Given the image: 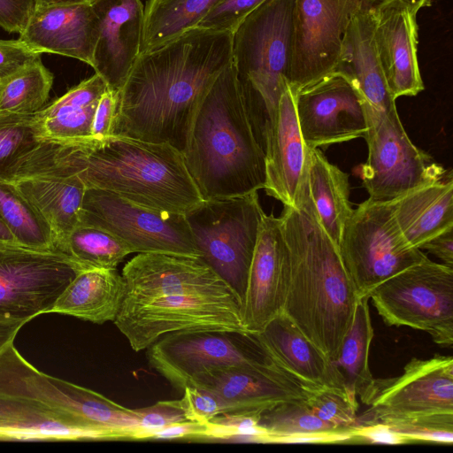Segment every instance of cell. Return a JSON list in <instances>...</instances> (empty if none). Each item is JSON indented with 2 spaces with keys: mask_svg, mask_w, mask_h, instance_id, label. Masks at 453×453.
<instances>
[{
  "mask_svg": "<svg viewBox=\"0 0 453 453\" xmlns=\"http://www.w3.org/2000/svg\"><path fill=\"white\" fill-rule=\"evenodd\" d=\"M232 32L195 27L141 53L119 91L113 134L182 151L198 100L232 62Z\"/></svg>",
  "mask_w": 453,
  "mask_h": 453,
  "instance_id": "cell-1",
  "label": "cell"
},
{
  "mask_svg": "<svg viewBox=\"0 0 453 453\" xmlns=\"http://www.w3.org/2000/svg\"><path fill=\"white\" fill-rule=\"evenodd\" d=\"M18 179L78 175L87 188L187 214L203 202L182 152L169 142L113 134L81 142L42 141L16 166Z\"/></svg>",
  "mask_w": 453,
  "mask_h": 453,
  "instance_id": "cell-2",
  "label": "cell"
},
{
  "mask_svg": "<svg viewBox=\"0 0 453 453\" xmlns=\"http://www.w3.org/2000/svg\"><path fill=\"white\" fill-rule=\"evenodd\" d=\"M280 219L288 259L281 312L333 362L359 298L310 194L298 208L284 206Z\"/></svg>",
  "mask_w": 453,
  "mask_h": 453,
  "instance_id": "cell-3",
  "label": "cell"
},
{
  "mask_svg": "<svg viewBox=\"0 0 453 453\" xmlns=\"http://www.w3.org/2000/svg\"><path fill=\"white\" fill-rule=\"evenodd\" d=\"M181 152L204 200L264 188L265 150L255 134L232 62L198 100Z\"/></svg>",
  "mask_w": 453,
  "mask_h": 453,
  "instance_id": "cell-4",
  "label": "cell"
},
{
  "mask_svg": "<svg viewBox=\"0 0 453 453\" xmlns=\"http://www.w3.org/2000/svg\"><path fill=\"white\" fill-rule=\"evenodd\" d=\"M295 0H265L233 33L232 64L259 144L289 87Z\"/></svg>",
  "mask_w": 453,
  "mask_h": 453,
  "instance_id": "cell-5",
  "label": "cell"
},
{
  "mask_svg": "<svg viewBox=\"0 0 453 453\" xmlns=\"http://www.w3.org/2000/svg\"><path fill=\"white\" fill-rule=\"evenodd\" d=\"M130 347L147 349L163 335L183 332L250 334L235 293H189L150 300H126L113 320Z\"/></svg>",
  "mask_w": 453,
  "mask_h": 453,
  "instance_id": "cell-6",
  "label": "cell"
},
{
  "mask_svg": "<svg viewBox=\"0 0 453 453\" xmlns=\"http://www.w3.org/2000/svg\"><path fill=\"white\" fill-rule=\"evenodd\" d=\"M0 395L37 400L68 412L96 431L102 440H134L136 409H128L81 386L40 372L11 342L0 351Z\"/></svg>",
  "mask_w": 453,
  "mask_h": 453,
  "instance_id": "cell-7",
  "label": "cell"
},
{
  "mask_svg": "<svg viewBox=\"0 0 453 453\" xmlns=\"http://www.w3.org/2000/svg\"><path fill=\"white\" fill-rule=\"evenodd\" d=\"M185 215L201 258L232 288L242 303L265 215L257 192L203 200Z\"/></svg>",
  "mask_w": 453,
  "mask_h": 453,
  "instance_id": "cell-8",
  "label": "cell"
},
{
  "mask_svg": "<svg viewBox=\"0 0 453 453\" xmlns=\"http://www.w3.org/2000/svg\"><path fill=\"white\" fill-rule=\"evenodd\" d=\"M338 249L358 298L369 297L388 278L428 258L404 239L392 202L369 198L353 211Z\"/></svg>",
  "mask_w": 453,
  "mask_h": 453,
  "instance_id": "cell-9",
  "label": "cell"
},
{
  "mask_svg": "<svg viewBox=\"0 0 453 453\" xmlns=\"http://www.w3.org/2000/svg\"><path fill=\"white\" fill-rule=\"evenodd\" d=\"M369 298L387 325L422 330L439 345H453V267L427 258L380 283Z\"/></svg>",
  "mask_w": 453,
  "mask_h": 453,
  "instance_id": "cell-10",
  "label": "cell"
},
{
  "mask_svg": "<svg viewBox=\"0 0 453 453\" xmlns=\"http://www.w3.org/2000/svg\"><path fill=\"white\" fill-rule=\"evenodd\" d=\"M368 156L362 165L369 199L390 203L441 178L448 170L433 161L407 135L397 110L377 111L365 104Z\"/></svg>",
  "mask_w": 453,
  "mask_h": 453,
  "instance_id": "cell-11",
  "label": "cell"
},
{
  "mask_svg": "<svg viewBox=\"0 0 453 453\" xmlns=\"http://www.w3.org/2000/svg\"><path fill=\"white\" fill-rule=\"evenodd\" d=\"M80 224L114 234L133 253L201 257L185 214L146 207L110 191L86 188Z\"/></svg>",
  "mask_w": 453,
  "mask_h": 453,
  "instance_id": "cell-12",
  "label": "cell"
},
{
  "mask_svg": "<svg viewBox=\"0 0 453 453\" xmlns=\"http://www.w3.org/2000/svg\"><path fill=\"white\" fill-rule=\"evenodd\" d=\"M84 267L57 250L0 245V320L26 321L51 312Z\"/></svg>",
  "mask_w": 453,
  "mask_h": 453,
  "instance_id": "cell-13",
  "label": "cell"
},
{
  "mask_svg": "<svg viewBox=\"0 0 453 453\" xmlns=\"http://www.w3.org/2000/svg\"><path fill=\"white\" fill-rule=\"evenodd\" d=\"M150 365L182 389L201 373L226 366L271 369L278 366L253 334L183 332L163 335L147 349Z\"/></svg>",
  "mask_w": 453,
  "mask_h": 453,
  "instance_id": "cell-14",
  "label": "cell"
},
{
  "mask_svg": "<svg viewBox=\"0 0 453 453\" xmlns=\"http://www.w3.org/2000/svg\"><path fill=\"white\" fill-rule=\"evenodd\" d=\"M362 402L370 406L364 423L453 413V357H413L400 376L374 379Z\"/></svg>",
  "mask_w": 453,
  "mask_h": 453,
  "instance_id": "cell-15",
  "label": "cell"
},
{
  "mask_svg": "<svg viewBox=\"0 0 453 453\" xmlns=\"http://www.w3.org/2000/svg\"><path fill=\"white\" fill-rule=\"evenodd\" d=\"M353 12L349 0H295L288 76L293 96L335 70Z\"/></svg>",
  "mask_w": 453,
  "mask_h": 453,
  "instance_id": "cell-16",
  "label": "cell"
},
{
  "mask_svg": "<svg viewBox=\"0 0 453 453\" xmlns=\"http://www.w3.org/2000/svg\"><path fill=\"white\" fill-rule=\"evenodd\" d=\"M294 96L305 145L316 149L365 136V103L352 83L334 71Z\"/></svg>",
  "mask_w": 453,
  "mask_h": 453,
  "instance_id": "cell-17",
  "label": "cell"
},
{
  "mask_svg": "<svg viewBox=\"0 0 453 453\" xmlns=\"http://www.w3.org/2000/svg\"><path fill=\"white\" fill-rule=\"evenodd\" d=\"M288 251L280 217L262 218L242 303L243 324L257 334L281 313L287 290Z\"/></svg>",
  "mask_w": 453,
  "mask_h": 453,
  "instance_id": "cell-18",
  "label": "cell"
},
{
  "mask_svg": "<svg viewBox=\"0 0 453 453\" xmlns=\"http://www.w3.org/2000/svg\"><path fill=\"white\" fill-rule=\"evenodd\" d=\"M121 275L126 283V300L189 293H235L198 257L138 253L125 265Z\"/></svg>",
  "mask_w": 453,
  "mask_h": 453,
  "instance_id": "cell-19",
  "label": "cell"
},
{
  "mask_svg": "<svg viewBox=\"0 0 453 453\" xmlns=\"http://www.w3.org/2000/svg\"><path fill=\"white\" fill-rule=\"evenodd\" d=\"M309 150L299 128L294 96L288 87L280 96L265 144L264 189L284 206L298 208L309 192Z\"/></svg>",
  "mask_w": 453,
  "mask_h": 453,
  "instance_id": "cell-20",
  "label": "cell"
},
{
  "mask_svg": "<svg viewBox=\"0 0 453 453\" xmlns=\"http://www.w3.org/2000/svg\"><path fill=\"white\" fill-rule=\"evenodd\" d=\"M372 12L374 46L392 97L417 96L425 88L418 60V12L402 0Z\"/></svg>",
  "mask_w": 453,
  "mask_h": 453,
  "instance_id": "cell-21",
  "label": "cell"
},
{
  "mask_svg": "<svg viewBox=\"0 0 453 453\" xmlns=\"http://www.w3.org/2000/svg\"><path fill=\"white\" fill-rule=\"evenodd\" d=\"M189 385L209 389L226 412L262 413L278 404L304 400L306 390L280 367L260 370L226 366L206 371Z\"/></svg>",
  "mask_w": 453,
  "mask_h": 453,
  "instance_id": "cell-22",
  "label": "cell"
},
{
  "mask_svg": "<svg viewBox=\"0 0 453 453\" xmlns=\"http://www.w3.org/2000/svg\"><path fill=\"white\" fill-rule=\"evenodd\" d=\"M91 5L99 21L91 66L119 92L140 55L143 5L141 0H95Z\"/></svg>",
  "mask_w": 453,
  "mask_h": 453,
  "instance_id": "cell-23",
  "label": "cell"
},
{
  "mask_svg": "<svg viewBox=\"0 0 453 453\" xmlns=\"http://www.w3.org/2000/svg\"><path fill=\"white\" fill-rule=\"evenodd\" d=\"M99 21L91 4L37 6L18 39L40 53H56L90 66Z\"/></svg>",
  "mask_w": 453,
  "mask_h": 453,
  "instance_id": "cell-24",
  "label": "cell"
},
{
  "mask_svg": "<svg viewBox=\"0 0 453 453\" xmlns=\"http://www.w3.org/2000/svg\"><path fill=\"white\" fill-rule=\"evenodd\" d=\"M267 356L306 390L345 389L333 362L281 312L253 334Z\"/></svg>",
  "mask_w": 453,
  "mask_h": 453,
  "instance_id": "cell-25",
  "label": "cell"
},
{
  "mask_svg": "<svg viewBox=\"0 0 453 453\" xmlns=\"http://www.w3.org/2000/svg\"><path fill=\"white\" fill-rule=\"evenodd\" d=\"M334 71L352 83L370 109L381 112L396 109L377 57L371 11L358 9L352 13Z\"/></svg>",
  "mask_w": 453,
  "mask_h": 453,
  "instance_id": "cell-26",
  "label": "cell"
},
{
  "mask_svg": "<svg viewBox=\"0 0 453 453\" xmlns=\"http://www.w3.org/2000/svg\"><path fill=\"white\" fill-rule=\"evenodd\" d=\"M0 439L102 440L73 415L35 399L0 395Z\"/></svg>",
  "mask_w": 453,
  "mask_h": 453,
  "instance_id": "cell-27",
  "label": "cell"
},
{
  "mask_svg": "<svg viewBox=\"0 0 453 453\" xmlns=\"http://www.w3.org/2000/svg\"><path fill=\"white\" fill-rule=\"evenodd\" d=\"M392 205L404 239L411 246L420 249L428 240L453 227L451 170L393 201Z\"/></svg>",
  "mask_w": 453,
  "mask_h": 453,
  "instance_id": "cell-28",
  "label": "cell"
},
{
  "mask_svg": "<svg viewBox=\"0 0 453 453\" xmlns=\"http://www.w3.org/2000/svg\"><path fill=\"white\" fill-rule=\"evenodd\" d=\"M126 296V283L115 270L80 272L56 301L51 312L102 325L115 319Z\"/></svg>",
  "mask_w": 453,
  "mask_h": 453,
  "instance_id": "cell-29",
  "label": "cell"
},
{
  "mask_svg": "<svg viewBox=\"0 0 453 453\" xmlns=\"http://www.w3.org/2000/svg\"><path fill=\"white\" fill-rule=\"evenodd\" d=\"M107 89L104 79L95 73L36 112L43 140L81 142L92 139L94 114Z\"/></svg>",
  "mask_w": 453,
  "mask_h": 453,
  "instance_id": "cell-30",
  "label": "cell"
},
{
  "mask_svg": "<svg viewBox=\"0 0 453 453\" xmlns=\"http://www.w3.org/2000/svg\"><path fill=\"white\" fill-rule=\"evenodd\" d=\"M49 224L59 248L80 224L86 185L78 175L33 177L12 182Z\"/></svg>",
  "mask_w": 453,
  "mask_h": 453,
  "instance_id": "cell-31",
  "label": "cell"
},
{
  "mask_svg": "<svg viewBox=\"0 0 453 453\" xmlns=\"http://www.w3.org/2000/svg\"><path fill=\"white\" fill-rule=\"evenodd\" d=\"M308 188L319 224L339 247L354 211L349 201V175L331 164L319 148L310 149Z\"/></svg>",
  "mask_w": 453,
  "mask_h": 453,
  "instance_id": "cell-32",
  "label": "cell"
},
{
  "mask_svg": "<svg viewBox=\"0 0 453 453\" xmlns=\"http://www.w3.org/2000/svg\"><path fill=\"white\" fill-rule=\"evenodd\" d=\"M220 0H147L140 54L158 49L200 21Z\"/></svg>",
  "mask_w": 453,
  "mask_h": 453,
  "instance_id": "cell-33",
  "label": "cell"
},
{
  "mask_svg": "<svg viewBox=\"0 0 453 453\" xmlns=\"http://www.w3.org/2000/svg\"><path fill=\"white\" fill-rule=\"evenodd\" d=\"M368 296L357 300L351 326L333 364L346 390L361 401L372 388L374 378L369 367V352L374 336Z\"/></svg>",
  "mask_w": 453,
  "mask_h": 453,
  "instance_id": "cell-34",
  "label": "cell"
},
{
  "mask_svg": "<svg viewBox=\"0 0 453 453\" xmlns=\"http://www.w3.org/2000/svg\"><path fill=\"white\" fill-rule=\"evenodd\" d=\"M0 218L19 246L56 250L52 231L14 183L0 180Z\"/></svg>",
  "mask_w": 453,
  "mask_h": 453,
  "instance_id": "cell-35",
  "label": "cell"
},
{
  "mask_svg": "<svg viewBox=\"0 0 453 453\" xmlns=\"http://www.w3.org/2000/svg\"><path fill=\"white\" fill-rule=\"evenodd\" d=\"M58 251L81 265L85 270H115L131 249L114 234L96 226L79 224Z\"/></svg>",
  "mask_w": 453,
  "mask_h": 453,
  "instance_id": "cell-36",
  "label": "cell"
},
{
  "mask_svg": "<svg viewBox=\"0 0 453 453\" xmlns=\"http://www.w3.org/2000/svg\"><path fill=\"white\" fill-rule=\"evenodd\" d=\"M0 82V114L31 115L41 111L47 102L53 74L40 60Z\"/></svg>",
  "mask_w": 453,
  "mask_h": 453,
  "instance_id": "cell-37",
  "label": "cell"
},
{
  "mask_svg": "<svg viewBox=\"0 0 453 453\" xmlns=\"http://www.w3.org/2000/svg\"><path fill=\"white\" fill-rule=\"evenodd\" d=\"M303 401L283 403L260 414L258 423L268 433L267 443H273L279 437L294 435H332L342 441L354 439L353 429L324 422L307 408Z\"/></svg>",
  "mask_w": 453,
  "mask_h": 453,
  "instance_id": "cell-38",
  "label": "cell"
},
{
  "mask_svg": "<svg viewBox=\"0 0 453 453\" xmlns=\"http://www.w3.org/2000/svg\"><path fill=\"white\" fill-rule=\"evenodd\" d=\"M43 140L37 114H0V180Z\"/></svg>",
  "mask_w": 453,
  "mask_h": 453,
  "instance_id": "cell-39",
  "label": "cell"
},
{
  "mask_svg": "<svg viewBox=\"0 0 453 453\" xmlns=\"http://www.w3.org/2000/svg\"><path fill=\"white\" fill-rule=\"evenodd\" d=\"M303 402L315 416L332 426L353 429L358 425L357 397L345 389L313 388L308 390Z\"/></svg>",
  "mask_w": 453,
  "mask_h": 453,
  "instance_id": "cell-40",
  "label": "cell"
},
{
  "mask_svg": "<svg viewBox=\"0 0 453 453\" xmlns=\"http://www.w3.org/2000/svg\"><path fill=\"white\" fill-rule=\"evenodd\" d=\"M261 413L226 412L211 418L204 439L267 443L268 433L259 426Z\"/></svg>",
  "mask_w": 453,
  "mask_h": 453,
  "instance_id": "cell-41",
  "label": "cell"
},
{
  "mask_svg": "<svg viewBox=\"0 0 453 453\" xmlns=\"http://www.w3.org/2000/svg\"><path fill=\"white\" fill-rule=\"evenodd\" d=\"M407 438L410 442L433 441L451 445L453 413H441L411 418L380 421Z\"/></svg>",
  "mask_w": 453,
  "mask_h": 453,
  "instance_id": "cell-42",
  "label": "cell"
},
{
  "mask_svg": "<svg viewBox=\"0 0 453 453\" xmlns=\"http://www.w3.org/2000/svg\"><path fill=\"white\" fill-rule=\"evenodd\" d=\"M138 433L135 440H147V437L173 424L188 420L179 400H165L136 409Z\"/></svg>",
  "mask_w": 453,
  "mask_h": 453,
  "instance_id": "cell-43",
  "label": "cell"
},
{
  "mask_svg": "<svg viewBox=\"0 0 453 453\" xmlns=\"http://www.w3.org/2000/svg\"><path fill=\"white\" fill-rule=\"evenodd\" d=\"M265 0H220L197 27L234 33L239 24Z\"/></svg>",
  "mask_w": 453,
  "mask_h": 453,
  "instance_id": "cell-44",
  "label": "cell"
},
{
  "mask_svg": "<svg viewBox=\"0 0 453 453\" xmlns=\"http://www.w3.org/2000/svg\"><path fill=\"white\" fill-rule=\"evenodd\" d=\"M180 401L188 420L208 423L217 415L225 412L219 398L202 387L186 386Z\"/></svg>",
  "mask_w": 453,
  "mask_h": 453,
  "instance_id": "cell-45",
  "label": "cell"
},
{
  "mask_svg": "<svg viewBox=\"0 0 453 453\" xmlns=\"http://www.w3.org/2000/svg\"><path fill=\"white\" fill-rule=\"evenodd\" d=\"M41 55L19 39H0V81L27 65L42 60Z\"/></svg>",
  "mask_w": 453,
  "mask_h": 453,
  "instance_id": "cell-46",
  "label": "cell"
},
{
  "mask_svg": "<svg viewBox=\"0 0 453 453\" xmlns=\"http://www.w3.org/2000/svg\"><path fill=\"white\" fill-rule=\"evenodd\" d=\"M37 7V0H0V27L19 35Z\"/></svg>",
  "mask_w": 453,
  "mask_h": 453,
  "instance_id": "cell-47",
  "label": "cell"
},
{
  "mask_svg": "<svg viewBox=\"0 0 453 453\" xmlns=\"http://www.w3.org/2000/svg\"><path fill=\"white\" fill-rule=\"evenodd\" d=\"M118 94L108 88L100 97L92 122V139L100 141L113 134Z\"/></svg>",
  "mask_w": 453,
  "mask_h": 453,
  "instance_id": "cell-48",
  "label": "cell"
},
{
  "mask_svg": "<svg viewBox=\"0 0 453 453\" xmlns=\"http://www.w3.org/2000/svg\"><path fill=\"white\" fill-rule=\"evenodd\" d=\"M352 434L354 440H365L370 443L389 445L410 443L406 437L380 422L360 423L353 428Z\"/></svg>",
  "mask_w": 453,
  "mask_h": 453,
  "instance_id": "cell-49",
  "label": "cell"
},
{
  "mask_svg": "<svg viewBox=\"0 0 453 453\" xmlns=\"http://www.w3.org/2000/svg\"><path fill=\"white\" fill-rule=\"evenodd\" d=\"M207 428V423L185 420L150 434L147 440L204 439Z\"/></svg>",
  "mask_w": 453,
  "mask_h": 453,
  "instance_id": "cell-50",
  "label": "cell"
},
{
  "mask_svg": "<svg viewBox=\"0 0 453 453\" xmlns=\"http://www.w3.org/2000/svg\"><path fill=\"white\" fill-rule=\"evenodd\" d=\"M426 250L444 265L453 267V227L426 242L420 250Z\"/></svg>",
  "mask_w": 453,
  "mask_h": 453,
  "instance_id": "cell-51",
  "label": "cell"
},
{
  "mask_svg": "<svg viewBox=\"0 0 453 453\" xmlns=\"http://www.w3.org/2000/svg\"><path fill=\"white\" fill-rule=\"evenodd\" d=\"M390 0H349L354 12L358 9L374 11L378 6ZM418 12L421 8L430 6L433 0H402Z\"/></svg>",
  "mask_w": 453,
  "mask_h": 453,
  "instance_id": "cell-52",
  "label": "cell"
},
{
  "mask_svg": "<svg viewBox=\"0 0 453 453\" xmlns=\"http://www.w3.org/2000/svg\"><path fill=\"white\" fill-rule=\"evenodd\" d=\"M26 323V321L0 320V351L11 342H14L18 332Z\"/></svg>",
  "mask_w": 453,
  "mask_h": 453,
  "instance_id": "cell-53",
  "label": "cell"
},
{
  "mask_svg": "<svg viewBox=\"0 0 453 453\" xmlns=\"http://www.w3.org/2000/svg\"><path fill=\"white\" fill-rule=\"evenodd\" d=\"M0 245H18L14 236L0 218Z\"/></svg>",
  "mask_w": 453,
  "mask_h": 453,
  "instance_id": "cell-54",
  "label": "cell"
},
{
  "mask_svg": "<svg viewBox=\"0 0 453 453\" xmlns=\"http://www.w3.org/2000/svg\"><path fill=\"white\" fill-rule=\"evenodd\" d=\"M95 0H37V6L91 4Z\"/></svg>",
  "mask_w": 453,
  "mask_h": 453,
  "instance_id": "cell-55",
  "label": "cell"
},
{
  "mask_svg": "<svg viewBox=\"0 0 453 453\" xmlns=\"http://www.w3.org/2000/svg\"><path fill=\"white\" fill-rule=\"evenodd\" d=\"M0 88H1V82H0Z\"/></svg>",
  "mask_w": 453,
  "mask_h": 453,
  "instance_id": "cell-56",
  "label": "cell"
}]
</instances>
